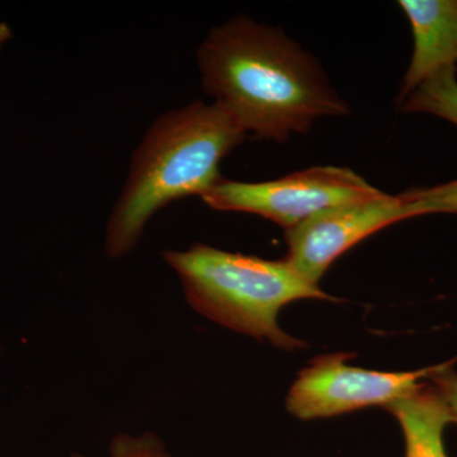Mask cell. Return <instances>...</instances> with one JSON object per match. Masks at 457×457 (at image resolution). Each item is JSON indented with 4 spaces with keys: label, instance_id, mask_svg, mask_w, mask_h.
Returning a JSON list of instances; mask_svg holds the SVG:
<instances>
[{
    "label": "cell",
    "instance_id": "6",
    "mask_svg": "<svg viewBox=\"0 0 457 457\" xmlns=\"http://www.w3.org/2000/svg\"><path fill=\"white\" fill-rule=\"evenodd\" d=\"M413 204L402 195L372 198L332 207L286 230V261L303 278L318 285L330 264L352 246L395 222L418 218Z\"/></svg>",
    "mask_w": 457,
    "mask_h": 457
},
{
    "label": "cell",
    "instance_id": "5",
    "mask_svg": "<svg viewBox=\"0 0 457 457\" xmlns=\"http://www.w3.org/2000/svg\"><path fill=\"white\" fill-rule=\"evenodd\" d=\"M353 353L323 354L300 371L286 408L300 420H317L381 405L413 392L441 365L411 372H383L350 366Z\"/></svg>",
    "mask_w": 457,
    "mask_h": 457
},
{
    "label": "cell",
    "instance_id": "12",
    "mask_svg": "<svg viewBox=\"0 0 457 457\" xmlns=\"http://www.w3.org/2000/svg\"><path fill=\"white\" fill-rule=\"evenodd\" d=\"M433 386L444 396L453 414V423H457V372L451 362L441 363L440 369L431 375Z\"/></svg>",
    "mask_w": 457,
    "mask_h": 457
},
{
    "label": "cell",
    "instance_id": "3",
    "mask_svg": "<svg viewBox=\"0 0 457 457\" xmlns=\"http://www.w3.org/2000/svg\"><path fill=\"white\" fill-rule=\"evenodd\" d=\"M192 308L216 323L294 351L305 343L278 326V312L303 299L335 302L318 285L303 278L286 260L270 261L231 253L206 245L186 251H164Z\"/></svg>",
    "mask_w": 457,
    "mask_h": 457
},
{
    "label": "cell",
    "instance_id": "2",
    "mask_svg": "<svg viewBox=\"0 0 457 457\" xmlns=\"http://www.w3.org/2000/svg\"><path fill=\"white\" fill-rule=\"evenodd\" d=\"M246 137L215 104L197 101L156 117L131 156L128 179L108 219V255L130 253L150 219L168 204L206 194L222 179V159Z\"/></svg>",
    "mask_w": 457,
    "mask_h": 457
},
{
    "label": "cell",
    "instance_id": "9",
    "mask_svg": "<svg viewBox=\"0 0 457 457\" xmlns=\"http://www.w3.org/2000/svg\"><path fill=\"white\" fill-rule=\"evenodd\" d=\"M456 71L453 66L432 75L400 102V110L433 114L457 126Z\"/></svg>",
    "mask_w": 457,
    "mask_h": 457
},
{
    "label": "cell",
    "instance_id": "13",
    "mask_svg": "<svg viewBox=\"0 0 457 457\" xmlns=\"http://www.w3.org/2000/svg\"><path fill=\"white\" fill-rule=\"evenodd\" d=\"M12 37V29L11 27L7 25V23L0 22V49L4 46L5 44Z\"/></svg>",
    "mask_w": 457,
    "mask_h": 457
},
{
    "label": "cell",
    "instance_id": "10",
    "mask_svg": "<svg viewBox=\"0 0 457 457\" xmlns=\"http://www.w3.org/2000/svg\"><path fill=\"white\" fill-rule=\"evenodd\" d=\"M402 196L413 204L420 216L457 213V179L436 187L409 189Z\"/></svg>",
    "mask_w": 457,
    "mask_h": 457
},
{
    "label": "cell",
    "instance_id": "11",
    "mask_svg": "<svg viewBox=\"0 0 457 457\" xmlns=\"http://www.w3.org/2000/svg\"><path fill=\"white\" fill-rule=\"evenodd\" d=\"M74 457H87L75 455ZM108 457H173L161 438L153 433L143 436L119 435L110 445Z\"/></svg>",
    "mask_w": 457,
    "mask_h": 457
},
{
    "label": "cell",
    "instance_id": "7",
    "mask_svg": "<svg viewBox=\"0 0 457 457\" xmlns=\"http://www.w3.org/2000/svg\"><path fill=\"white\" fill-rule=\"evenodd\" d=\"M413 32L411 65L403 78L398 101L420 84L457 62V0H400Z\"/></svg>",
    "mask_w": 457,
    "mask_h": 457
},
{
    "label": "cell",
    "instance_id": "1",
    "mask_svg": "<svg viewBox=\"0 0 457 457\" xmlns=\"http://www.w3.org/2000/svg\"><path fill=\"white\" fill-rule=\"evenodd\" d=\"M204 92L245 132L284 143L348 106L317 60L279 29L239 16L215 27L197 53Z\"/></svg>",
    "mask_w": 457,
    "mask_h": 457
},
{
    "label": "cell",
    "instance_id": "8",
    "mask_svg": "<svg viewBox=\"0 0 457 457\" xmlns=\"http://www.w3.org/2000/svg\"><path fill=\"white\" fill-rule=\"evenodd\" d=\"M385 409L398 420L405 440V457H449L444 432L453 423L444 396L433 385L420 384Z\"/></svg>",
    "mask_w": 457,
    "mask_h": 457
},
{
    "label": "cell",
    "instance_id": "4",
    "mask_svg": "<svg viewBox=\"0 0 457 457\" xmlns=\"http://www.w3.org/2000/svg\"><path fill=\"white\" fill-rule=\"evenodd\" d=\"M383 195L350 168L312 167L269 182L221 179L201 198L218 212L254 213L288 230L324 210Z\"/></svg>",
    "mask_w": 457,
    "mask_h": 457
}]
</instances>
